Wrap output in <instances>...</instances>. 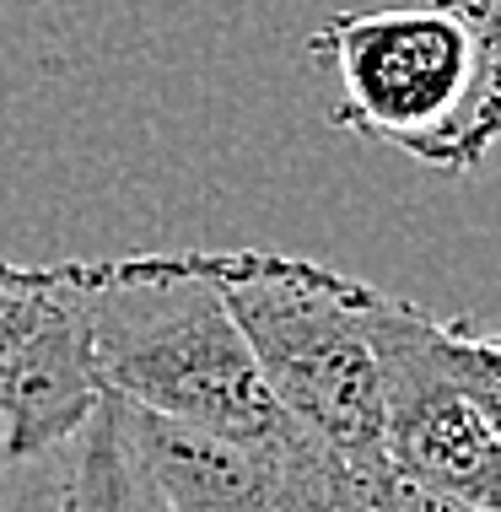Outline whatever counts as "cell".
<instances>
[{
  "instance_id": "cell-8",
  "label": "cell",
  "mask_w": 501,
  "mask_h": 512,
  "mask_svg": "<svg viewBox=\"0 0 501 512\" xmlns=\"http://www.w3.org/2000/svg\"><path fill=\"white\" fill-rule=\"evenodd\" d=\"M431 367L501 437V335H480L469 318H437L431 324Z\"/></svg>"
},
{
  "instance_id": "cell-7",
  "label": "cell",
  "mask_w": 501,
  "mask_h": 512,
  "mask_svg": "<svg viewBox=\"0 0 501 512\" xmlns=\"http://www.w3.org/2000/svg\"><path fill=\"white\" fill-rule=\"evenodd\" d=\"M60 512H167L146 464L135 459L114 399H103L97 415L81 426V437L71 442V475H65Z\"/></svg>"
},
{
  "instance_id": "cell-3",
  "label": "cell",
  "mask_w": 501,
  "mask_h": 512,
  "mask_svg": "<svg viewBox=\"0 0 501 512\" xmlns=\"http://www.w3.org/2000/svg\"><path fill=\"white\" fill-rule=\"evenodd\" d=\"M194 259L286 421L340 475L383 469V378L367 324L378 286L254 248H200Z\"/></svg>"
},
{
  "instance_id": "cell-4",
  "label": "cell",
  "mask_w": 501,
  "mask_h": 512,
  "mask_svg": "<svg viewBox=\"0 0 501 512\" xmlns=\"http://www.w3.org/2000/svg\"><path fill=\"white\" fill-rule=\"evenodd\" d=\"M367 324L383 378V464L453 507L501 512V437L431 367L437 313L378 286Z\"/></svg>"
},
{
  "instance_id": "cell-5",
  "label": "cell",
  "mask_w": 501,
  "mask_h": 512,
  "mask_svg": "<svg viewBox=\"0 0 501 512\" xmlns=\"http://www.w3.org/2000/svg\"><path fill=\"white\" fill-rule=\"evenodd\" d=\"M103 405L76 265L0 259V464L81 437Z\"/></svg>"
},
{
  "instance_id": "cell-9",
  "label": "cell",
  "mask_w": 501,
  "mask_h": 512,
  "mask_svg": "<svg viewBox=\"0 0 501 512\" xmlns=\"http://www.w3.org/2000/svg\"><path fill=\"white\" fill-rule=\"evenodd\" d=\"M340 512H469V507H453L442 496H426L415 491L410 480H399L394 469H372V475H340Z\"/></svg>"
},
{
  "instance_id": "cell-1",
  "label": "cell",
  "mask_w": 501,
  "mask_h": 512,
  "mask_svg": "<svg viewBox=\"0 0 501 512\" xmlns=\"http://www.w3.org/2000/svg\"><path fill=\"white\" fill-rule=\"evenodd\" d=\"M103 399L178 432L259 448L291 432L227 302L194 254L76 265Z\"/></svg>"
},
{
  "instance_id": "cell-2",
  "label": "cell",
  "mask_w": 501,
  "mask_h": 512,
  "mask_svg": "<svg viewBox=\"0 0 501 512\" xmlns=\"http://www.w3.org/2000/svg\"><path fill=\"white\" fill-rule=\"evenodd\" d=\"M308 60L334 76L329 124L431 173H475L501 146V0L334 11Z\"/></svg>"
},
{
  "instance_id": "cell-6",
  "label": "cell",
  "mask_w": 501,
  "mask_h": 512,
  "mask_svg": "<svg viewBox=\"0 0 501 512\" xmlns=\"http://www.w3.org/2000/svg\"><path fill=\"white\" fill-rule=\"evenodd\" d=\"M119 421L167 512H340L334 464L297 426L259 448H232L162 426L130 405H119Z\"/></svg>"
}]
</instances>
